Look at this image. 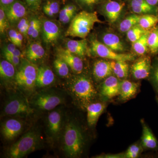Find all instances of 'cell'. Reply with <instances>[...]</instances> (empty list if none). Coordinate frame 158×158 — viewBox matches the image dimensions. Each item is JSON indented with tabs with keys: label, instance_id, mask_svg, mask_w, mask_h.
Masks as SVG:
<instances>
[{
	"label": "cell",
	"instance_id": "22",
	"mask_svg": "<svg viewBox=\"0 0 158 158\" xmlns=\"http://www.w3.org/2000/svg\"><path fill=\"white\" fill-rule=\"evenodd\" d=\"M65 48L82 59L87 53L88 42L85 38L81 40H69L66 42Z\"/></svg>",
	"mask_w": 158,
	"mask_h": 158
},
{
	"label": "cell",
	"instance_id": "3",
	"mask_svg": "<svg viewBox=\"0 0 158 158\" xmlns=\"http://www.w3.org/2000/svg\"><path fill=\"white\" fill-rule=\"evenodd\" d=\"M96 23H102L96 13L84 10L75 15L71 21L65 35L85 39Z\"/></svg>",
	"mask_w": 158,
	"mask_h": 158
},
{
	"label": "cell",
	"instance_id": "48",
	"mask_svg": "<svg viewBox=\"0 0 158 158\" xmlns=\"http://www.w3.org/2000/svg\"><path fill=\"white\" fill-rule=\"evenodd\" d=\"M156 11H157V12H158V9H157V10Z\"/></svg>",
	"mask_w": 158,
	"mask_h": 158
},
{
	"label": "cell",
	"instance_id": "36",
	"mask_svg": "<svg viewBox=\"0 0 158 158\" xmlns=\"http://www.w3.org/2000/svg\"><path fill=\"white\" fill-rule=\"evenodd\" d=\"M83 8L88 10L93 9L95 6L101 4L104 0H75Z\"/></svg>",
	"mask_w": 158,
	"mask_h": 158
},
{
	"label": "cell",
	"instance_id": "28",
	"mask_svg": "<svg viewBox=\"0 0 158 158\" xmlns=\"http://www.w3.org/2000/svg\"><path fill=\"white\" fill-rule=\"evenodd\" d=\"M113 73L119 79H125L128 75L129 67L127 61L113 60Z\"/></svg>",
	"mask_w": 158,
	"mask_h": 158
},
{
	"label": "cell",
	"instance_id": "15",
	"mask_svg": "<svg viewBox=\"0 0 158 158\" xmlns=\"http://www.w3.org/2000/svg\"><path fill=\"white\" fill-rule=\"evenodd\" d=\"M4 9L9 22L11 24L17 23L20 20L25 17L27 12L25 5L19 1H15Z\"/></svg>",
	"mask_w": 158,
	"mask_h": 158
},
{
	"label": "cell",
	"instance_id": "42",
	"mask_svg": "<svg viewBox=\"0 0 158 158\" xmlns=\"http://www.w3.org/2000/svg\"><path fill=\"white\" fill-rule=\"evenodd\" d=\"M17 34L18 31L14 29H11L8 31V34L9 40L11 43L14 44L17 47Z\"/></svg>",
	"mask_w": 158,
	"mask_h": 158
},
{
	"label": "cell",
	"instance_id": "30",
	"mask_svg": "<svg viewBox=\"0 0 158 158\" xmlns=\"http://www.w3.org/2000/svg\"><path fill=\"white\" fill-rule=\"evenodd\" d=\"M158 23V15L152 14L142 15L138 25L145 30L150 31L157 25Z\"/></svg>",
	"mask_w": 158,
	"mask_h": 158
},
{
	"label": "cell",
	"instance_id": "1",
	"mask_svg": "<svg viewBox=\"0 0 158 158\" xmlns=\"http://www.w3.org/2000/svg\"><path fill=\"white\" fill-rule=\"evenodd\" d=\"M64 126L62 134V150L66 156L79 157L84 151L85 138L78 124L68 119Z\"/></svg>",
	"mask_w": 158,
	"mask_h": 158
},
{
	"label": "cell",
	"instance_id": "4",
	"mask_svg": "<svg viewBox=\"0 0 158 158\" xmlns=\"http://www.w3.org/2000/svg\"><path fill=\"white\" fill-rule=\"evenodd\" d=\"M40 135L37 131L31 130L11 145L7 152L9 158H21L33 152L39 145Z\"/></svg>",
	"mask_w": 158,
	"mask_h": 158
},
{
	"label": "cell",
	"instance_id": "45",
	"mask_svg": "<svg viewBox=\"0 0 158 158\" xmlns=\"http://www.w3.org/2000/svg\"><path fill=\"white\" fill-rule=\"evenodd\" d=\"M15 1V0H0L1 6H2L3 8H6L14 2Z\"/></svg>",
	"mask_w": 158,
	"mask_h": 158
},
{
	"label": "cell",
	"instance_id": "20",
	"mask_svg": "<svg viewBox=\"0 0 158 158\" xmlns=\"http://www.w3.org/2000/svg\"><path fill=\"white\" fill-rule=\"evenodd\" d=\"M25 55L27 59L34 63L44 58L45 51L41 43L34 41L28 46Z\"/></svg>",
	"mask_w": 158,
	"mask_h": 158
},
{
	"label": "cell",
	"instance_id": "25",
	"mask_svg": "<svg viewBox=\"0 0 158 158\" xmlns=\"http://www.w3.org/2000/svg\"><path fill=\"white\" fill-rule=\"evenodd\" d=\"M142 125V136L141 142L142 145L148 149H155L158 146V142L156 138L154 135L151 130L144 123L143 119L141 121Z\"/></svg>",
	"mask_w": 158,
	"mask_h": 158
},
{
	"label": "cell",
	"instance_id": "7",
	"mask_svg": "<svg viewBox=\"0 0 158 158\" xmlns=\"http://www.w3.org/2000/svg\"><path fill=\"white\" fill-rule=\"evenodd\" d=\"M90 51L94 55L103 59L114 61H132L135 56L130 53L116 52L96 39L90 42Z\"/></svg>",
	"mask_w": 158,
	"mask_h": 158
},
{
	"label": "cell",
	"instance_id": "33",
	"mask_svg": "<svg viewBox=\"0 0 158 158\" xmlns=\"http://www.w3.org/2000/svg\"><path fill=\"white\" fill-rule=\"evenodd\" d=\"M54 67L57 74L61 77H65L69 73V67L67 63L60 58L57 57L54 61Z\"/></svg>",
	"mask_w": 158,
	"mask_h": 158
},
{
	"label": "cell",
	"instance_id": "9",
	"mask_svg": "<svg viewBox=\"0 0 158 158\" xmlns=\"http://www.w3.org/2000/svg\"><path fill=\"white\" fill-rule=\"evenodd\" d=\"M101 4L100 11L110 24L119 19L126 6L125 2L120 0H104Z\"/></svg>",
	"mask_w": 158,
	"mask_h": 158
},
{
	"label": "cell",
	"instance_id": "23",
	"mask_svg": "<svg viewBox=\"0 0 158 158\" xmlns=\"http://www.w3.org/2000/svg\"><path fill=\"white\" fill-rule=\"evenodd\" d=\"M139 86V83L131 82L128 80H123L121 81L119 94L120 99L123 101H127L132 98L138 92Z\"/></svg>",
	"mask_w": 158,
	"mask_h": 158
},
{
	"label": "cell",
	"instance_id": "6",
	"mask_svg": "<svg viewBox=\"0 0 158 158\" xmlns=\"http://www.w3.org/2000/svg\"><path fill=\"white\" fill-rule=\"evenodd\" d=\"M27 99L22 95L11 97L6 102L3 109L5 115L11 116H27L34 113Z\"/></svg>",
	"mask_w": 158,
	"mask_h": 158
},
{
	"label": "cell",
	"instance_id": "21",
	"mask_svg": "<svg viewBox=\"0 0 158 158\" xmlns=\"http://www.w3.org/2000/svg\"><path fill=\"white\" fill-rule=\"evenodd\" d=\"M106 105L104 103L92 102L86 108L87 121L89 126L93 127L96 124L100 116L104 111Z\"/></svg>",
	"mask_w": 158,
	"mask_h": 158
},
{
	"label": "cell",
	"instance_id": "24",
	"mask_svg": "<svg viewBox=\"0 0 158 158\" xmlns=\"http://www.w3.org/2000/svg\"><path fill=\"white\" fill-rule=\"evenodd\" d=\"M130 9L135 14H152L157 11L155 7L150 6L145 0H129Z\"/></svg>",
	"mask_w": 158,
	"mask_h": 158
},
{
	"label": "cell",
	"instance_id": "35",
	"mask_svg": "<svg viewBox=\"0 0 158 158\" xmlns=\"http://www.w3.org/2000/svg\"><path fill=\"white\" fill-rule=\"evenodd\" d=\"M30 20L27 17L21 19L17 23V31L25 37H28Z\"/></svg>",
	"mask_w": 158,
	"mask_h": 158
},
{
	"label": "cell",
	"instance_id": "16",
	"mask_svg": "<svg viewBox=\"0 0 158 158\" xmlns=\"http://www.w3.org/2000/svg\"><path fill=\"white\" fill-rule=\"evenodd\" d=\"M121 81L117 77L110 76L104 80L101 85V94L108 98L115 97L120 94Z\"/></svg>",
	"mask_w": 158,
	"mask_h": 158
},
{
	"label": "cell",
	"instance_id": "5",
	"mask_svg": "<svg viewBox=\"0 0 158 158\" xmlns=\"http://www.w3.org/2000/svg\"><path fill=\"white\" fill-rule=\"evenodd\" d=\"M37 72L38 67L34 63L22 59L15 77L16 85L27 92L33 91L36 87Z\"/></svg>",
	"mask_w": 158,
	"mask_h": 158
},
{
	"label": "cell",
	"instance_id": "27",
	"mask_svg": "<svg viewBox=\"0 0 158 158\" xmlns=\"http://www.w3.org/2000/svg\"><path fill=\"white\" fill-rule=\"evenodd\" d=\"M15 66L7 60H3L0 63V75L1 78L6 81L15 79Z\"/></svg>",
	"mask_w": 158,
	"mask_h": 158
},
{
	"label": "cell",
	"instance_id": "14",
	"mask_svg": "<svg viewBox=\"0 0 158 158\" xmlns=\"http://www.w3.org/2000/svg\"><path fill=\"white\" fill-rule=\"evenodd\" d=\"M132 74L136 80H142L149 76L152 70L151 61L148 56L137 59L131 66Z\"/></svg>",
	"mask_w": 158,
	"mask_h": 158
},
{
	"label": "cell",
	"instance_id": "44",
	"mask_svg": "<svg viewBox=\"0 0 158 158\" xmlns=\"http://www.w3.org/2000/svg\"><path fill=\"white\" fill-rule=\"evenodd\" d=\"M17 49V46L14 44H9L5 46L3 48V52L11 54Z\"/></svg>",
	"mask_w": 158,
	"mask_h": 158
},
{
	"label": "cell",
	"instance_id": "37",
	"mask_svg": "<svg viewBox=\"0 0 158 158\" xmlns=\"http://www.w3.org/2000/svg\"><path fill=\"white\" fill-rule=\"evenodd\" d=\"M9 22L7 18L5 9L1 6L0 9V32L1 34L5 33L9 27Z\"/></svg>",
	"mask_w": 158,
	"mask_h": 158
},
{
	"label": "cell",
	"instance_id": "32",
	"mask_svg": "<svg viewBox=\"0 0 158 158\" xmlns=\"http://www.w3.org/2000/svg\"><path fill=\"white\" fill-rule=\"evenodd\" d=\"M149 31L143 29L141 26L137 24L127 32V37L130 42L133 44Z\"/></svg>",
	"mask_w": 158,
	"mask_h": 158
},
{
	"label": "cell",
	"instance_id": "2",
	"mask_svg": "<svg viewBox=\"0 0 158 158\" xmlns=\"http://www.w3.org/2000/svg\"><path fill=\"white\" fill-rule=\"evenodd\" d=\"M69 90L75 99L83 108L93 102L98 92L92 80L84 75L77 74L71 80Z\"/></svg>",
	"mask_w": 158,
	"mask_h": 158
},
{
	"label": "cell",
	"instance_id": "12",
	"mask_svg": "<svg viewBox=\"0 0 158 158\" xmlns=\"http://www.w3.org/2000/svg\"><path fill=\"white\" fill-rule=\"evenodd\" d=\"M24 124L22 121L17 118H9L3 123L1 132L7 141H12L22 132Z\"/></svg>",
	"mask_w": 158,
	"mask_h": 158
},
{
	"label": "cell",
	"instance_id": "26",
	"mask_svg": "<svg viewBox=\"0 0 158 158\" xmlns=\"http://www.w3.org/2000/svg\"><path fill=\"white\" fill-rule=\"evenodd\" d=\"M141 15L133 14L128 15L118 24V29L121 33H127L133 27L138 24Z\"/></svg>",
	"mask_w": 158,
	"mask_h": 158
},
{
	"label": "cell",
	"instance_id": "43",
	"mask_svg": "<svg viewBox=\"0 0 158 158\" xmlns=\"http://www.w3.org/2000/svg\"><path fill=\"white\" fill-rule=\"evenodd\" d=\"M152 77L153 81L158 88V62L152 69Z\"/></svg>",
	"mask_w": 158,
	"mask_h": 158
},
{
	"label": "cell",
	"instance_id": "29",
	"mask_svg": "<svg viewBox=\"0 0 158 158\" xmlns=\"http://www.w3.org/2000/svg\"><path fill=\"white\" fill-rule=\"evenodd\" d=\"M148 50L153 55L158 54V26L150 31L148 37Z\"/></svg>",
	"mask_w": 158,
	"mask_h": 158
},
{
	"label": "cell",
	"instance_id": "46",
	"mask_svg": "<svg viewBox=\"0 0 158 158\" xmlns=\"http://www.w3.org/2000/svg\"><path fill=\"white\" fill-rule=\"evenodd\" d=\"M24 36L21 33L18 31L17 34V47L21 48L22 45L23 38Z\"/></svg>",
	"mask_w": 158,
	"mask_h": 158
},
{
	"label": "cell",
	"instance_id": "39",
	"mask_svg": "<svg viewBox=\"0 0 158 158\" xmlns=\"http://www.w3.org/2000/svg\"><path fill=\"white\" fill-rule=\"evenodd\" d=\"M77 8L73 4H68L63 7L59 11V19L61 20L66 15L73 12H76Z\"/></svg>",
	"mask_w": 158,
	"mask_h": 158
},
{
	"label": "cell",
	"instance_id": "38",
	"mask_svg": "<svg viewBox=\"0 0 158 158\" xmlns=\"http://www.w3.org/2000/svg\"><path fill=\"white\" fill-rule=\"evenodd\" d=\"M141 147L138 144H132L129 147L124 155V158H135L139 156L141 152Z\"/></svg>",
	"mask_w": 158,
	"mask_h": 158
},
{
	"label": "cell",
	"instance_id": "10",
	"mask_svg": "<svg viewBox=\"0 0 158 158\" xmlns=\"http://www.w3.org/2000/svg\"><path fill=\"white\" fill-rule=\"evenodd\" d=\"M63 114L60 110H55L49 113L47 117L48 134L51 140L59 139L63 129Z\"/></svg>",
	"mask_w": 158,
	"mask_h": 158
},
{
	"label": "cell",
	"instance_id": "19",
	"mask_svg": "<svg viewBox=\"0 0 158 158\" xmlns=\"http://www.w3.org/2000/svg\"><path fill=\"white\" fill-rule=\"evenodd\" d=\"M55 80V75L49 67L47 66L38 67L36 80V87L39 88L48 87L52 84Z\"/></svg>",
	"mask_w": 158,
	"mask_h": 158
},
{
	"label": "cell",
	"instance_id": "17",
	"mask_svg": "<svg viewBox=\"0 0 158 158\" xmlns=\"http://www.w3.org/2000/svg\"><path fill=\"white\" fill-rule=\"evenodd\" d=\"M113 73V60L106 61L100 59L94 62L93 74L96 81H104Z\"/></svg>",
	"mask_w": 158,
	"mask_h": 158
},
{
	"label": "cell",
	"instance_id": "13",
	"mask_svg": "<svg viewBox=\"0 0 158 158\" xmlns=\"http://www.w3.org/2000/svg\"><path fill=\"white\" fill-rule=\"evenodd\" d=\"M42 37L47 45L54 44L59 39L61 34L59 26L56 23L46 19L42 22Z\"/></svg>",
	"mask_w": 158,
	"mask_h": 158
},
{
	"label": "cell",
	"instance_id": "11",
	"mask_svg": "<svg viewBox=\"0 0 158 158\" xmlns=\"http://www.w3.org/2000/svg\"><path fill=\"white\" fill-rule=\"evenodd\" d=\"M56 56L65 61L75 73L81 74L84 69V63L81 57L69 52L66 48L56 49Z\"/></svg>",
	"mask_w": 158,
	"mask_h": 158
},
{
	"label": "cell",
	"instance_id": "49",
	"mask_svg": "<svg viewBox=\"0 0 158 158\" xmlns=\"http://www.w3.org/2000/svg\"><path fill=\"white\" fill-rule=\"evenodd\" d=\"M120 1H123V0H120Z\"/></svg>",
	"mask_w": 158,
	"mask_h": 158
},
{
	"label": "cell",
	"instance_id": "47",
	"mask_svg": "<svg viewBox=\"0 0 158 158\" xmlns=\"http://www.w3.org/2000/svg\"><path fill=\"white\" fill-rule=\"evenodd\" d=\"M145 1L150 6H154V7L158 4V0H145Z\"/></svg>",
	"mask_w": 158,
	"mask_h": 158
},
{
	"label": "cell",
	"instance_id": "31",
	"mask_svg": "<svg viewBox=\"0 0 158 158\" xmlns=\"http://www.w3.org/2000/svg\"><path fill=\"white\" fill-rule=\"evenodd\" d=\"M149 31L132 44V48L134 52L139 56H144L149 50L147 40Z\"/></svg>",
	"mask_w": 158,
	"mask_h": 158
},
{
	"label": "cell",
	"instance_id": "41",
	"mask_svg": "<svg viewBox=\"0 0 158 158\" xmlns=\"http://www.w3.org/2000/svg\"><path fill=\"white\" fill-rule=\"evenodd\" d=\"M42 0H25L29 9L33 11H36L39 9Z\"/></svg>",
	"mask_w": 158,
	"mask_h": 158
},
{
	"label": "cell",
	"instance_id": "8",
	"mask_svg": "<svg viewBox=\"0 0 158 158\" xmlns=\"http://www.w3.org/2000/svg\"><path fill=\"white\" fill-rule=\"evenodd\" d=\"M64 99L61 95L52 92H44L37 94L33 98L32 105L40 110L50 111L61 104Z\"/></svg>",
	"mask_w": 158,
	"mask_h": 158
},
{
	"label": "cell",
	"instance_id": "18",
	"mask_svg": "<svg viewBox=\"0 0 158 158\" xmlns=\"http://www.w3.org/2000/svg\"><path fill=\"white\" fill-rule=\"evenodd\" d=\"M101 42L116 52L123 53L127 47L117 34L112 32H105L101 35Z\"/></svg>",
	"mask_w": 158,
	"mask_h": 158
},
{
	"label": "cell",
	"instance_id": "34",
	"mask_svg": "<svg viewBox=\"0 0 158 158\" xmlns=\"http://www.w3.org/2000/svg\"><path fill=\"white\" fill-rule=\"evenodd\" d=\"M43 10L47 16L53 17L59 13L60 5L56 1H48L43 6Z\"/></svg>",
	"mask_w": 158,
	"mask_h": 158
},
{
	"label": "cell",
	"instance_id": "40",
	"mask_svg": "<svg viewBox=\"0 0 158 158\" xmlns=\"http://www.w3.org/2000/svg\"><path fill=\"white\" fill-rule=\"evenodd\" d=\"M3 55L6 60L13 64L15 67L18 66L19 65L21 59L19 57L7 53H3Z\"/></svg>",
	"mask_w": 158,
	"mask_h": 158
}]
</instances>
